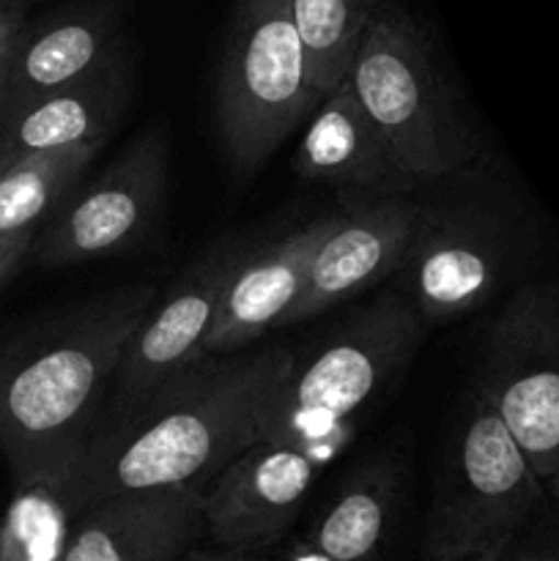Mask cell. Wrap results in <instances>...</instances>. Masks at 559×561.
<instances>
[{
    "label": "cell",
    "mask_w": 559,
    "mask_h": 561,
    "mask_svg": "<svg viewBox=\"0 0 559 561\" xmlns=\"http://www.w3.org/2000/svg\"><path fill=\"white\" fill-rule=\"evenodd\" d=\"M296 351L208 356L170 378L118 431L88 444L75 474L77 507L115 493L208 485L258 442Z\"/></svg>",
    "instance_id": "cell-1"
},
{
    "label": "cell",
    "mask_w": 559,
    "mask_h": 561,
    "mask_svg": "<svg viewBox=\"0 0 559 561\" xmlns=\"http://www.w3.org/2000/svg\"><path fill=\"white\" fill-rule=\"evenodd\" d=\"M153 301L151 285H129L0 345V453L11 480L80 469L121 351Z\"/></svg>",
    "instance_id": "cell-2"
},
{
    "label": "cell",
    "mask_w": 559,
    "mask_h": 561,
    "mask_svg": "<svg viewBox=\"0 0 559 561\" xmlns=\"http://www.w3.org/2000/svg\"><path fill=\"white\" fill-rule=\"evenodd\" d=\"M551 230L524 184L493 153L417 190V228L395 274L422 321L442 323L537 277Z\"/></svg>",
    "instance_id": "cell-3"
},
{
    "label": "cell",
    "mask_w": 559,
    "mask_h": 561,
    "mask_svg": "<svg viewBox=\"0 0 559 561\" xmlns=\"http://www.w3.org/2000/svg\"><path fill=\"white\" fill-rule=\"evenodd\" d=\"M425 327L400 290L356 310L318 348L294 356L258 442L296 444L327 466L354 438L351 416L411 365Z\"/></svg>",
    "instance_id": "cell-4"
},
{
    "label": "cell",
    "mask_w": 559,
    "mask_h": 561,
    "mask_svg": "<svg viewBox=\"0 0 559 561\" xmlns=\"http://www.w3.org/2000/svg\"><path fill=\"white\" fill-rule=\"evenodd\" d=\"M345 77L395 162L420 186L491 153L438 71L425 27L400 0H381Z\"/></svg>",
    "instance_id": "cell-5"
},
{
    "label": "cell",
    "mask_w": 559,
    "mask_h": 561,
    "mask_svg": "<svg viewBox=\"0 0 559 561\" xmlns=\"http://www.w3.org/2000/svg\"><path fill=\"white\" fill-rule=\"evenodd\" d=\"M551 502L518 442L477 389L455 409L422 531L431 561L502 551Z\"/></svg>",
    "instance_id": "cell-6"
},
{
    "label": "cell",
    "mask_w": 559,
    "mask_h": 561,
    "mask_svg": "<svg viewBox=\"0 0 559 561\" xmlns=\"http://www.w3.org/2000/svg\"><path fill=\"white\" fill-rule=\"evenodd\" d=\"M318 102L290 0H236L214 85V124L236 173L261 168Z\"/></svg>",
    "instance_id": "cell-7"
},
{
    "label": "cell",
    "mask_w": 559,
    "mask_h": 561,
    "mask_svg": "<svg viewBox=\"0 0 559 561\" xmlns=\"http://www.w3.org/2000/svg\"><path fill=\"white\" fill-rule=\"evenodd\" d=\"M477 392L559 499V274H537L504 296L477 362Z\"/></svg>",
    "instance_id": "cell-8"
},
{
    "label": "cell",
    "mask_w": 559,
    "mask_h": 561,
    "mask_svg": "<svg viewBox=\"0 0 559 561\" xmlns=\"http://www.w3.org/2000/svg\"><path fill=\"white\" fill-rule=\"evenodd\" d=\"M168 181L170 137L162 124H153L96 179L71 192L36 233L31 257L44 268H64L129 250L162 217Z\"/></svg>",
    "instance_id": "cell-9"
},
{
    "label": "cell",
    "mask_w": 559,
    "mask_h": 561,
    "mask_svg": "<svg viewBox=\"0 0 559 561\" xmlns=\"http://www.w3.org/2000/svg\"><path fill=\"white\" fill-rule=\"evenodd\" d=\"M247 244L250 241L244 239L212 244L175 277L162 299L153 301L121 351L93 438L126 425L159 387L203 359V345L217 321L225 285Z\"/></svg>",
    "instance_id": "cell-10"
},
{
    "label": "cell",
    "mask_w": 559,
    "mask_h": 561,
    "mask_svg": "<svg viewBox=\"0 0 559 561\" xmlns=\"http://www.w3.org/2000/svg\"><path fill=\"white\" fill-rule=\"evenodd\" d=\"M417 228V192L411 195H345L332 233L310 263L305 294L283 327L305 323L351 301L381 279L395 277L409 255Z\"/></svg>",
    "instance_id": "cell-11"
},
{
    "label": "cell",
    "mask_w": 559,
    "mask_h": 561,
    "mask_svg": "<svg viewBox=\"0 0 559 561\" xmlns=\"http://www.w3.org/2000/svg\"><path fill=\"white\" fill-rule=\"evenodd\" d=\"M318 469L296 444H250L206 485L203 529L230 551L274 546L299 518Z\"/></svg>",
    "instance_id": "cell-12"
},
{
    "label": "cell",
    "mask_w": 559,
    "mask_h": 561,
    "mask_svg": "<svg viewBox=\"0 0 559 561\" xmlns=\"http://www.w3.org/2000/svg\"><path fill=\"white\" fill-rule=\"evenodd\" d=\"M338 219L340 211L323 214L266 244H247L225 285L217 321L203 345V359L236 354L269 329L283 327V318L305 294L318 247L332 233Z\"/></svg>",
    "instance_id": "cell-13"
},
{
    "label": "cell",
    "mask_w": 559,
    "mask_h": 561,
    "mask_svg": "<svg viewBox=\"0 0 559 561\" xmlns=\"http://www.w3.org/2000/svg\"><path fill=\"white\" fill-rule=\"evenodd\" d=\"M206 485L115 493L82 507L60 561H179L203 531Z\"/></svg>",
    "instance_id": "cell-14"
},
{
    "label": "cell",
    "mask_w": 559,
    "mask_h": 561,
    "mask_svg": "<svg viewBox=\"0 0 559 561\" xmlns=\"http://www.w3.org/2000/svg\"><path fill=\"white\" fill-rule=\"evenodd\" d=\"M121 0H82L27 22L0 80V115L102 69L124 49Z\"/></svg>",
    "instance_id": "cell-15"
},
{
    "label": "cell",
    "mask_w": 559,
    "mask_h": 561,
    "mask_svg": "<svg viewBox=\"0 0 559 561\" xmlns=\"http://www.w3.org/2000/svg\"><path fill=\"white\" fill-rule=\"evenodd\" d=\"M294 168L301 179L327 181L345 195H411L420 190L395 162L349 77L312 107Z\"/></svg>",
    "instance_id": "cell-16"
},
{
    "label": "cell",
    "mask_w": 559,
    "mask_h": 561,
    "mask_svg": "<svg viewBox=\"0 0 559 561\" xmlns=\"http://www.w3.org/2000/svg\"><path fill=\"white\" fill-rule=\"evenodd\" d=\"M129 96L124 49L102 69L0 115V153L104 142Z\"/></svg>",
    "instance_id": "cell-17"
},
{
    "label": "cell",
    "mask_w": 559,
    "mask_h": 561,
    "mask_svg": "<svg viewBox=\"0 0 559 561\" xmlns=\"http://www.w3.org/2000/svg\"><path fill=\"white\" fill-rule=\"evenodd\" d=\"M400 502V469L392 458H373L349 474L323 507L307 540L340 561H378Z\"/></svg>",
    "instance_id": "cell-18"
},
{
    "label": "cell",
    "mask_w": 559,
    "mask_h": 561,
    "mask_svg": "<svg viewBox=\"0 0 559 561\" xmlns=\"http://www.w3.org/2000/svg\"><path fill=\"white\" fill-rule=\"evenodd\" d=\"M104 142L0 153V247L33 241L82 184Z\"/></svg>",
    "instance_id": "cell-19"
},
{
    "label": "cell",
    "mask_w": 559,
    "mask_h": 561,
    "mask_svg": "<svg viewBox=\"0 0 559 561\" xmlns=\"http://www.w3.org/2000/svg\"><path fill=\"white\" fill-rule=\"evenodd\" d=\"M75 474L53 471L14 482V493L0 518V561H60L71 526L80 515Z\"/></svg>",
    "instance_id": "cell-20"
},
{
    "label": "cell",
    "mask_w": 559,
    "mask_h": 561,
    "mask_svg": "<svg viewBox=\"0 0 559 561\" xmlns=\"http://www.w3.org/2000/svg\"><path fill=\"white\" fill-rule=\"evenodd\" d=\"M378 5L381 0H290L318 96L345 80Z\"/></svg>",
    "instance_id": "cell-21"
},
{
    "label": "cell",
    "mask_w": 559,
    "mask_h": 561,
    "mask_svg": "<svg viewBox=\"0 0 559 561\" xmlns=\"http://www.w3.org/2000/svg\"><path fill=\"white\" fill-rule=\"evenodd\" d=\"M25 25V9L20 0H0V80H3L5 66H9L11 53H14Z\"/></svg>",
    "instance_id": "cell-22"
},
{
    "label": "cell",
    "mask_w": 559,
    "mask_h": 561,
    "mask_svg": "<svg viewBox=\"0 0 559 561\" xmlns=\"http://www.w3.org/2000/svg\"><path fill=\"white\" fill-rule=\"evenodd\" d=\"M529 531L537 537L548 561H559V499H551L546 510L529 520Z\"/></svg>",
    "instance_id": "cell-23"
},
{
    "label": "cell",
    "mask_w": 559,
    "mask_h": 561,
    "mask_svg": "<svg viewBox=\"0 0 559 561\" xmlns=\"http://www.w3.org/2000/svg\"><path fill=\"white\" fill-rule=\"evenodd\" d=\"M31 244L33 241H11L0 247V288H5L16 277L22 263L31 257Z\"/></svg>",
    "instance_id": "cell-24"
},
{
    "label": "cell",
    "mask_w": 559,
    "mask_h": 561,
    "mask_svg": "<svg viewBox=\"0 0 559 561\" xmlns=\"http://www.w3.org/2000/svg\"><path fill=\"white\" fill-rule=\"evenodd\" d=\"M274 561H340V559H334L332 553H327L323 548H318L316 542L305 537V540L290 542V546L285 548V551Z\"/></svg>",
    "instance_id": "cell-25"
},
{
    "label": "cell",
    "mask_w": 559,
    "mask_h": 561,
    "mask_svg": "<svg viewBox=\"0 0 559 561\" xmlns=\"http://www.w3.org/2000/svg\"><path fill=\"white\" fill-rule=\"evenodd\" d=\"M181 561H266L252 557L250 551H230V548H223V551H186Z\"/></svg>",
    "instance_id": "cell-26"
},
{
    "label": "cell",
    "mask_w": 559,
    "mask_h": 561,
    "mask_svg": "<svg viewBox=\"0 0 559 561\" xmlns=\"http://www.w3.org/2000/svg\"><path fill=\"white\" fill-rule=\"evenodd\" d=\"M502 551H504V548H502ZM502 551L482 553V557H475V559H464V561H499V559H502Z\"/></svg>",
    "instance_id": "cell-27"
},
{
    "label": "cell",
    "mask_w": 559,
    "mask_h": 561,
    "mask_svg": "<svg viewBox=\"0 0 559 561\" xmlns=\"http://www.w3.org/2000/svg\"><path fill=\"white\" fill-rule=\"evenodd\" d=\"M20 3H22V0H20Z\"/></svg>",
    "instance_id": "cell-28"
}]
</instances>
